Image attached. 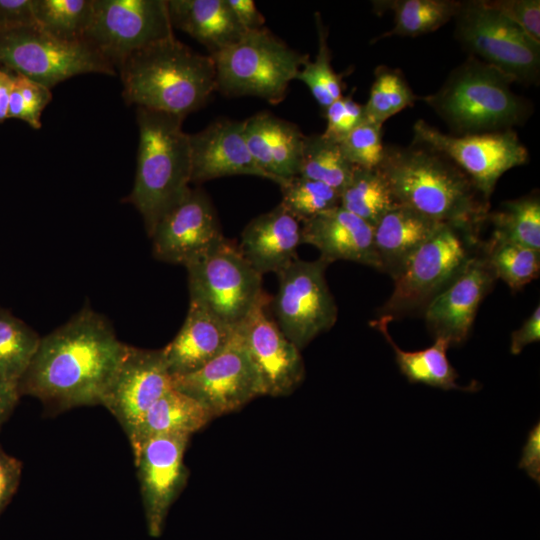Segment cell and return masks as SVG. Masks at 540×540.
<instances>
[{"label": "cell", "instance_id": "cell-49", "mask_svg": "<svg viewBox=\"0 0 540 540\" xmlns=\"http://www.w3.org/2000/svg\"><path fill=\"white\" fill-rule=\"evenodd\" d=\"M15 75L0 69V123L7 118L10 92Z\"/></svg>", "mask_w": 540, "mask_h": 540}, {"label": "cell", "instance_id": "cell-48", "mask_svg": "<svg viewBox=\"0 0 540 540\" xmlns=\"http://www.w3.org/2000/svg\"><path fill=\"white\" fill-rule=\"evenodd\" d=\"M20 396L17 382L0 378V428L13 412Z\"/></svg>", "mask_w": 540, "mask_h": 540}, {"label": "cell", "instance_id": "cell-31", "mask_svg": "<svg viewBox=\"0 0 540 540\" xmlns=\"http://www.w3.org/2000/svg\"><path fill=\"white\" fill-rule=\"evenodd\" d=\"M493 223L492 240L522 245L540 251V199L536 193L501 204L489 212Z\"/></svg>", "mask_w": 540, "mask_h": 540}, {"label": "cell", "instance_id": "cell-24", "mask_svg": "<svg viewBox=\"0 0 540 540\" xmlns=\"http://www.w3.org/2000/svg\"><path fill=\"white\" fill-rule=\"evenodd\" d=\"M301 245L300 222L281 204L252 219L241 234L239 250L263 276L277 273L297 258Z\"/></svg>", "mask_w": 540, "mask_h": 540}, {"label": "cell", "instance_id": "cell-8", "mask_svg": "<svg viewBox=\"0 0 540 540\" xmlns=\"http://www.w3.org/2000/svg\"><path fill=\"white\" fill-rule=\"evenodd\" d=\"M189 302L237 328L265 296L262 275L226 239L186 266Z\"/></svg>", "mask_w": 540, "mask_h": 540}, {"label": "cell", "instance_id": "cell-26", "mask_svg": "<svg viewBox=\"0 0 540 540\" xmlns=\"http://www.w3.org/2000/svg\"><path fill=\"white\" fill-rule=\"evenodd\" d=\"M173 28L201 43L210 56L238 41L246 32L226 0H168Z\"/></svg>", "mask_w": 540, "mask_h": 540}, {"label": "cell", "instance_id": "cell-20", "mask_svg": "<svg viewBox=\"0 0 540 540\" xmlns=\"http://www.w3.org/2000/svg\"><path fill=\"white\" fill-rule=\"evenodd\" d=\"M245 121L220 119L189 134L191 182L251 175L270 180L252 157L244 135Z\"/></svg>", "mask_w": 540, "mask_h": 540}, {"label": "cell", "instance_id": "cell-43", "mask_svg": "<svg viewBox=\"0 0 540 540\" xmlns=\"http://www.w3.org/2000/svg\"><path fill=\"white\" fill-rule=\"evenodd\" d=\"M22 474V463L0 447V514L14 496Z\"/></svg>", "mask_w": 540, "mask_h": 540}, {"label": "cell", "instance_id": "cell-41", "mask_svg": "<svg viewBox=\"0 0 540 540\" xmlns=\"http://www.w3.org/2000/svg\"><path fill=\"white\" fill-rule=\"evenodd\" d=\"M489 4L518 25L531 39L540 43L539 0H494Z\"/></svg>", "mask_w": 540, "mask_h": 540}, {"label": "cell", "instance_id": "cell-37", "mask_svg": "<svg viewBox=\"0 0 540 540\" xmlns=\"http://www.w3.org/2000/svg\"><path fill=\"white\" fill-rule=\"evenodd\" d=\"M318 35V51L313 61L309 59L300 69L296 79L302 81L310 90L318 105L325 110L334 101L342 97L341 76L331 66V51L327 41V30L321 16L315 13Z\"/></svg>", "mask_w": 540, "mask_h": 540}, {"label": "cell", "instance_id": "cell-34", "mask_svg": "<svg viewBox=\"0 0 540 540\" xmlns=\"http://www.w3.org/2000/svg\"><path fill=\"white\" fill-rule=\"evenodd\" d=\"M40 339L23 321L0 308V378L19 384Z\"/></svg>", "mask_w": 540, "mask_h": 540}, {"label": "cell", "instance_id": "cell-36", "mask_svg": "<svg viewBox=\"0 0 540 540\" xmlns=\"http://www.w3.org/2000/svg\"><path fill=\"white\" fill-rule=\"evenodd\" d=\"M416 99L399 69L379 66L367 103L363 105L365 119L383 125L388 118L412 106Z\"/></svg>", "mask_w": 540, "mask_h": 540}, {"label": "cell", "instance_id": "cell-17", "mask_svg": "<svg viewBox=\"0 0 540 540\" xmlns=\"http://www.w3.org/2000/svg\"><path fill=\"white\" fill-rule=\"evenodd\" d=\"M150 238L158 260L184 266L225 239L209 197L198 188L162 216Z\"/></svg>", "mask_w": 540, "mask_h": 540}, {"label": "cell", "instance_id": "cell-25", "mask_svg": "<svg viewBox=\"0 0 540 540\" xmlns=\"http://www.w3.org/2000/svg\"><path fill=\"white\" fill-rule=\"evenodd\" d=\"M443 225L403 205L390 209L373 227L380 270L395 278L411 256Z\"/></svg>", "mask_w": 540, "mask_h": 540}, {"label": "cell", "instance_id": "cell-15", "mask_svg": "<svg viewBox=\"0 0 540 540\" xmlns=\"http://www.w3.org/2000/svg\"><path fill=\"white\" fill-rule=\"evenodd\" d=\"M172 387V376L161 349L127 345L100 404L117 419L130 439L151 406Z\"/></svg>", "mask_w": 540, "mask_h": 540}, {"label": "cell", "instance_id": "cell-35", "mask_svg": "<svg viewBox=\"0 0 540 540\" xmlns=\"http://www.w3.org/2000/svg\"><path fill=\"white\" fill-rule=\"evenodd\" d=\"M484 253L496 279L504 281L513 291L539 276V250L491 239L485 245Z\"/></svg>", "mask_w": 540, "mask_h": 540}, {"label": "cell", "instance_id": "cell-40", "mask_svg": "<svg viewBox=\"0 0 540 540\" xmlns=\"http://www.w3.org/2000/svg\"><path fill=\"white\" fill-rule=\"evenodd\" d=\"M324 114L327 124L322 135L336 143H340L365 120L363 105L357 103L352 95L334 101L324 110Z\"/></svg>", "mask_w": 540, "mask_h": 540}, {"label": "cell", "instance_id": "cell-46", "mask_svg": "<svg viewBox=\"0 0 540 540\" xmlns=\"http://www.w3.org/2000/svg\"><path fill=\"white\" fill-rule=\"evenodd\" d=\"M540 339V307L534 309L532 314L523 322L517 330L511 334L510 351L519 354L527 345L538 342Z\"/></svg>", "mask_w": 540, "mask_h": 540}, {"label": "cell", "instance_id": "cell-2", "mask_svg": "<svg viewBox=\"0 0 540 540\" xmlns=\"http://www.w3.org/2000/svg\"><path fill=\"white\" fill-rule=\"evenodd\" d=\"M399 205L478 239L489 200L466 174L441 153L424 145H387L377 168Z\"/></svg>", "mask_w": 540, "mask_h": 540}, {"label": "cell", "instance_id": "cell-22", "mask_svg": "<svg viewBox=\"0 0 540 540\" xmlns=\"http://www.w3.org/2000/svg\"><path fill=\"white\" fill-rule=\"evenodd\" d=\"M244 121L248 149L271 181L282 186L298 176L305 138L298 126L265 111Z\"/></svg>", "mask_w": 540, "mask_h": 540}, {"label": "cell", "instance_id": "cell-12", "mask_svg": "<svg viewBox=\"0 0 540 540\" xmlns=\"http://www.w3.org/2000/svg\"><path fill=\"white\" fill-rule=\"evenodd\" d=\"M327 266L320 257L296 258L276 273L275 322L299 350L336 323L338 310L325 279Z\"/></svg>", "mask_w": 540, "mask_h": 540}, {"label": "cell", "instance_id": "cell-9", "mask_svg": "<svg viewBox=\"0 0 540 540\" xmlns=\"http://www.w3.org/2000/svg\"><path fill=\"white\" fill-rule=\"evenodd\" d=\"M0 65L50 89L76 75L117 72L85 42L60 41L37 25L0 30Z\"/></svg>", "mask_w": 540, "mask_h": 540}, {"label": "cell", "instance_id": "cell-32", "mask_svg": "<svg viewBox=\"0 0 540 540\" xmlns=\"http://www.w3.org/2000/svg\"><path fill=\"white\" fill-rule=\"evenodd\" d=\"M354 167L344 156L339 143L322 134L305 136L298 176L324 183L340 194Z\"/></svg>", "mask_w": 540, "mask_h": 540}, {"label": "cell", "instance_id": "cell-42", "mask_svg": "<svg viewBox=\"0 0 540 540\" xmlns=\"http://www.w3.org/2000/svg\"><path fill=\"white\" fill-rule=\"evenodd\" d=\"M14 84L20 91L23 100V121L32 128L39 129L42 111L52 100L51 89L19 74H15Z\"/></svg>", "mask_w": 540, "mask_h": 540}, {"label": "cell", "instance_id": "cell-11", "mask_svg": "<svg viewBox=\"0 0 540 540\" xmlns=\"http://www.w3.org/2000/svg\"><path fill=\"white\" fill-rule=\"evenodd\" d=\"M173 36L168 0H92L83 42L117 71L133 53Z\"/></svg>", "mask_w": 540, "mask_h": 540}, {"label": "cell", "instance_id": "cell-29", "mask_svg": "<svg viewBox=\"0 0 540 540\" xmlns=\"http://www.w3.org/2000/svg\"><path fill=\"white\" fill-rule=\"evenodd\" d=\"M460 1L455 0H382L373 1L374 12L392 11L394 26L373 42L400 36L417 37L437 30L454 19Z\"/></svg>", "mask_w": 540, "mask_h": 540}, {"label": "cell", "instance_id": "cell-14", "mask_svg": "<svg viewBox=\"0 0 540 540\" xmlns=\"http://www.w3.org/2000/svg\"><path fill=\"white\" fill-rule=\"evenodd\" d=\"M172 386L199 402L212 418L263 396L259 374L238 328L219 355L196 371L173 376Z\"/></svg>", "mask_w": 540, "mask_h": 540}, {"label": "cell", "instance_id": "cell-3", "mask_svg": "<svg viewBox=\"0 0 540 540\" xmlns=\"http://www.w3.org/2000/svg\"><path fill=\"white\" fill-rule=\"evenodd\" d=\"M118 71L127 104L183 118L217 92L213 58L175 36L133 53Z\"/></svg>", "mask_w": 540, "mask_h": 540}, {"label": "cell", "instance_id": "cell-7", "mask_svg": "<svg viewBox=\"0 0 540 540\" xmlns=\"http://www.w3.org/2000/svg\"><path fill=\"white\" fill-rule=\"evenodd\" d=\"M454 19L455 38L470 56L495 67L513 82L538 83L540 43L487 0L460 1Z\"/></svg>", "mask_w": 540, "mask_h": 540}, {"label": "cell", "instance_id": "cell-21", "mask_svg": "<svg viewBox=\"0 0 540 540\" xmlns=\"http://www.w3.org/2000/svg\"><path fill=\"white\" fill-rule=\"evenodd\" d=\"M301 244L317 248L328 264L346 260L380 270L373 226L340 205L303 222Z\"/></svg>", "mask_w": 540, "mask_h": 540}, {"label": "cell", "instance_id": "cell-10", "mask_svg": "<svg viewBox=\"0 0 540 540\" xmlns=\"http://www.w3.org/2000/svg\"><path fill=\"white\" fill-rule=\"evenodd\" d=\"M476 244L477 238L443 225L393 278L394 288L381 315L394 318L425 308L468 264Z\"/></svg>", "mask_w": 540, "mask_h": 540}, {"label": "cell", "instance_id": "cell-28", "mask_svg": "<svg viewBox=\"0 0 540 540\" xmlns=\"http://www.w3.org/2000/svg\"><path fill=\"white\" fill-rule=\"evenodd\" d=\"M392 320L390 316L381 315L371 322V326L376 328L391 345L395 352L396 363L409 382L422 383L443 390H475L474 386L466 388L457 385L458 373L446 355L450 346L448 341L435 338L434 344L428 348L419 351H404L389 335L388 324Z\"/></svg>", "mask_w": 540, "mask_h": 540}, {"label": "cell", "instance_id": "cell-45", "mask_svg": "<svg viewBox=\"0 0 540 540\" xmlns=\"http://www.w3.org/2000/svg\"><path fill=\"white\" fill-rule=\"evenodd\" d=\"M519 467L539 484L540 482V424L537 423L529 431L522 450Z\"/></svg>", "mask_w": 540, "mask_h": 540}, {"label": "cell", "instance_id": "cell-18", "mask_svg": "<svg viewBox=\"0 0 540 540\" xmlns=\"http://www.w3.org/2000/svg\"><path fill=\"white\" fill-rule=\"evenodd\" d=\"M265 296L237 327L259 374L263 395L291 394L304 380L300 350L284 335L266 312Z\"/></svg>", "mask_w": 540, "mask_h": 540}, {"label": "cell", "instance_id": "cell-13", "mask_svg": "<svg viewBox=\"0 0 540 540\" xmlns=\"http://www.w3.org/2000/svg\"><path fill=\"white\" fill-rule=\"evenodd\" d=\"M412 143L429 147L451 160L487 200L505 172L529 160L528 150L512 129L450 135L418 120L413 125Z\"/></svg>", "mask_w": 540, "mask_h": 540}, {"label": "cell", "instance_id": "cell-44", "mask_svg": "<svg viewBox=\"0 0 540 540\" xmlns=\"http://www.w3.org/2000/svg\"><path fill=\"white\" fill-rule=\"evenodd\" d=\"M36 25L32 0H0V30Z\"/></svg>", "mask_w": 540, "mask_h": 540}, {"label": "cell", "instance_id": "cell-16", "mask_svg": "<svg viewBox=\"0 0 540 540\" xmlns=\"http://www.w3.org/2000/svg\"><path fill=\"white\" fill-rule=\"evenodd\" d=\"M189 439L186 434L152 437L133 454L152 537L161 535L168 511L187 482L184 454Z\"/></svg>", "mask_w": 540, "mask_h": 540}, {"label": "cell", "instance_id": "cell-30", "mask_svg": "<svg viewBox=\"0 0 540 540\" xmlns=\"http://www.w3.org/2000/svg\"><path fill=\"white\" fill-rule=\"evenodd\" d=\"M339 205L374 227L398 204L378 169L355 166L348 184L340 192Z\"/></svg>", "mask_w": 540, "mask_h": 540}, {"label": "cell", "instance_id": "cell-39", "mask_svg": "<svg viewBox=\"0 0 540 540\" xmlns=\"http://www.w3.org/2000/svg\"><path fill=\"white\" fill-rule=\"evenodd\" d=\"M346 159L354 166L377 169L384 157L382 125L364 120L340 143Z\"/></svg>", "mask_w": 540, "mask_h": 540}, {"label": "cell", "instance_id": "cell-5", "mask_svg": "<svg viewBox=\"0 0 540 540\" xmlns=\"http://www.w3.org/2000/svg\"><path fill=\"white\" fill-rule=\"evenodd\" d=\"M512 82L495 67L469 56L423 101L456 135L510 130L525 123L532 112L529 101L511 90Z\"/></svg>", "mask_w": 540, "mask_h": 540}, {"label": "cell", "instance_id": "cell-23", "mask_svg": "<svg viewBox=\"0 0 540 540\" xmlns=\"http://www.w3.org/2000/svg\"><path fill=\"white\" fill-rule=\"evenodd\" d=\"M236 331L237 328L205 308L189 302L181 329L161 349L170 375L180 376L198 370L227 347Z\"/></svg>", "mask_w": 540, "mask_h": 540}, {"label": "cell", "instance_id": "cell-6", "mask_svg": "<svg viewBox=\"0 0 540 540\" xmlns=\"http://www.w3.org/2000/svg\"><path fill=\"white\" fill-rule=\"evenodd\" d=\"M217 92L228 97L256 96L277 104L308 60L266 27L247 31L234 44L211 56Z\"/></svg>", "mask_w": 540, "mask_h": 540}, {"label": "cell", "instance_id": "cell-4", "mask_svg": "<svg viewBox=\"0 0 540 540\" xmlns=\"http://www.w3.org/2000/svg\"><path fill=\"white\" fill-rule=\"evenodd\" d=\"M139 145L134 185L125 199L143 218L149 237L190 189L191 153L183 117L137 107Z\"/></svg>", "mask_w": 540, "mask_h": 540}, {"label": "cell", "instance_id": "cell-1", "mask_svg": "<svg viewBox=\"0 0 540 540\" xmlns=\"http://www.w3.org/2000/svg\"><path fill=\"white\" fill-rule=\"evenodd\" d=\"M126 346L103 316L84 308L40 339L20 394L60 410L100 404Z\"/></svg>", "mask_w": 540, "mask_h": 540}, {"label": "cell", "instance_id": "cell-19", "mask_svg": "<svg viewBox=\"0 0 540 540\" xmlns=\"http://www.w3.org/2000/svg\"><path fill=\"white\" fill-rule=\"evenodd\" d=\"M496 277L485 255H474L456 278L424 308L426 324L435 338L451 345L468 337L478 307Z\"/></svg>", "mask_w": 540, "mask_h": 540}, {"label": "cell", "instance_id": "cell-33", "mask_svg": "<svg viewBox=\"0 0 540 540\" xmlns=\"http://www.w3.org/2000/svg\"><path fill=\"white\" fill-rule=\"evenodd\" d=\"M35 24L63 42H83L92 14V0H32Z\"/></svg>", "mask_w": 540, "mask_h": 540}, {"label": "cell", "instance_id": "cell-38", "mask_svg": "<svg viewBox=\"0 0 540 540\" xmlns=\"http://www.w3.org/2000/svg\"><path fill=\"white\" fill-rule=\"evenodd\" d=\"M280 188V204L301 223L339 205V192L315 180L295 176Z\"/></svg>", "mask_w": 540, "mask_h": 540}, {"label": "cell", "instance_id": "cell-47", "mask_svg": "<svg viewBox=\"0 0 540 540\" xmlns=\"http://www.w3.org/2000/svg\"><path fill=\"white\" fill-rule=\"evenodd\" d=\"M240 26L247 32L264 27V17L252 0H226Z\"/></svg>", "mask_w": 540, "mask_h": 540}, {"label": "cell", "instance_id": "cell-27", "mask_svg": "<svg viewBox=\"0 0 540 540\" xmlns=\"http://www.w3.org/2000/svg\"><path fill=\"white\" fill-rule=\"evenodd\" d=\"M212 419L199 402L172 387L151 406L129 439L132 452L134 454L152 437L170 434L191 436Z\"/></svg>", "mask_w": 540, "mask_h": 540}]
</instances>
